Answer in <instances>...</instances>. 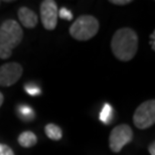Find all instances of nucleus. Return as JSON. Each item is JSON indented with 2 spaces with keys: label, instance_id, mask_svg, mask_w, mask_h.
Listing matches in <instances>:
<instances>
[{
  "label": "nucleus",
  "instance_id": "obj_1",
  "mask_svg": "<svg viewBox=\"0 0 155 155\" xmlns=\"http://www.w3.org/2000/svg\"><path fill=\"white\" fill-rule=\"evenodd\" d=\"M111 48L117 60L121 61H131L138 49L137 33L129 27L118 29L111 40Z\"/></svg>",
  "mask_w": 155,
  "mask_h": 155
},
{
  "label": "nucleus",
  "instance_id": "obj_2",
  "mask_svg": "<svg viewBox=\"0 0 155 155\" xmlns=\"http://www.w3.org/2000/svg\"><path fill=\"white\" fill-rule=\"evenodd\" d=\"M23 31L16 20L7 19L0 26V58L7 60L11 57L12 49L20 45Z\"/></svg>",
  "mask_w": 155,
  "mask_h": 155
},
{
  "label": "nucleus",
  "instance_id": "obj_3",
  "mask_svg": "<svg viewBox=\"0 0 155 155\" xmlns=\"http://www.w3.org/2000/svg\"><path fill=\"white\" fill-rule=\"evenodd\" d=\"M100 28L98 19L93 15H81L70 26L69 32L73 38L79 41H86L93 38Z\"/></svg>",
  "mask_w": 155,
  "mask_h": 155
},
{
  "label": "nucleus",
  "instance_id": "obj_4",
  "mask_svg": "<svg viewBox=\"0 0 155 155\" xmlns=\"http://www.w3.org/2000/svg\"><path fill=\"white\" fill-rule=\"evenodd\" d=\"M133 123L138 129L144 130L155 123V101L148 100L137 107L133 115Z\"/></svg>",
  "mask_w": 155,
  "mask_h": 155
},
{
  "label": "nucleus",
  "instance_id": "obj_5",
  "mask_svg": "<svg viewBox=\"0 0 155 155\" xmlns=\"http://www.w3.org/2000/svg\"><path fill=\"white\" fill-rule=\"evenodd\" d=\"M133 140V130L127 124H121L114 128L109 136V147L114 153H119L125 145Z\"/></svg>",
  "mask_w": 155,
  "mask_h": 155
},
{
  "label": "nucleus",
  "instance_id": "obj_6",
  "mask_svg": "<svg viewBox=\"0 0 155 155\" xmlns=\"http://www.w3.org/2000/svg\"><path fill=\"white\" fill-rule=\"evenodd\" d=\"M58 9L54 0H45L40 4V19L46 30H54L58 25Z\"/></svg>",
  "mask_w": 155,
  "mask_h": 155
},
{
  "label": "nucleus",
  "instance_id": "obj_7",
  "mask_svg": "<svg viewBox=\"0 0 155 155\" xmlns=\"http://www.w3.org/2000/svg\"><path fill=\"white\" fill-rule=\"evenodd\" d=\"M23 69L18 63H6L0 66V86L10 87L22 76Z\"/></svg>",
  "mask_w": 155,
  "mask_h": 155
},
{
  "label": "nucleus",
  "instance_id": "obj_8",
  "mask_svg": "<svg viewBox=\"0 0 155 155\" xmlns=\"http://www.w3.org/2000/svg\"><path fill=\"white\" fill-rule=\"evenodd\" d=\"M18 18H19L21 24L26 28H35L38 25V16L35 11L29 9L28 7L22 6L18 9L17 12Z\"/></svg>",
  "mask_w": 155,
  "mask_h": 155
},
{
  "label": "nucleus",
  "instance_id": "obj_9",
  "mask_svg": "<svg viewBox=\"0 0 155 155\" xmlns=\"http://www.w3.org/2000/svg\"><path fill=\"white\" fill-rule=\"evenodd\" d=\"M18 143L24 148H30L38 143V137L31 131H24L18 136Z\"/></svg>",
  "mask_w": 155,
  "mask_h": 155
},
{
  "label": "nucleus",
  "instance_id": "obj_10",
  "mask_svg": "<svg viewBox=\"0 0 155 155\" xmlns=\"http://www.w3.org/2000/svg\"><path fill=\"white\" fill-rule=\"evenodd\" d=\"M45 131L46 136H48L49 139H51V140L58 141L63 137V130L61 129V127H58V125H55V124L49 123L48 125H45Z\"/></svg>",
  "mask_w": 155,
  "mask_h": 155
},
{
  "label": "nucleus",
  "instance_id": "obj_11",
  "mask_svg": "<svg viewBox=\"0 0 155 155\" xmlns=\"http://www.w3.org/2000/svg\"><path fill=\"white\" fill-rule=\"evenodd\" d=\"M112 113H113V108L110 104L106 103L102 108V111L100 113V120L105 124H109L112 120Z\"/></svg>",
  "mask_w": 155,
  "mask_h": 155
},
{
  "label": "nucleus",
  "instance_id": "obj_12",
  "mask_svg": "<svg viewBox=\"0 0 155 155\" xmlns=\"http://www.w3.org/2000/svg\"><path fill=\"white\" fill-rule=\"evenodd\" d=\"M25 91L31 96H36L40 94V90L39 88L35 84H27L25 86Z\"/></svg>",
  "mask_w": 155,
  "mask_h": 155
},
{
  "label": "nucleus",
  "instance_id": "obj_13",
  "mask_svg": "<svg viewBox=\"0 0 155 155\" xmlns=\"http://www.w3.org/2000/svg\"><path fill=\"white\" fill-rule=\"evenodd\" d=\"M58 16H60L61 19H64V20H72L73 19L72 12L70 10H68V9L64 7H63L60 11H58Z\"/></svg>",
  "mask_w": 155,
  "mask_h": 155
},
{
  "label": "nucleus",
  "instance_id": "obj_14",
  "mask_svg": "<svg viewBox=\"0 0 155 155\" xmlns=\"http://www.w3.org/2000/svg\"><path fill=\"white\" fill-rule=\"evenodd\" d=\"M0 155H14V152L8 145L0 143Z\"/></svg>",
  "mask_w": 155,
  "mask_h": 155
},
{
  "label": "nucleus",
  "instance_id": "obj_15",
  "mask_svg": "<svg viewBox=\"0 0 155 155\" xmlns=\"http://www.w3.org/2000/svg\"><path fill=\"white\" fill-rule=\"evenodd\" d=\"M20 112H21V115H23L24 117H28L29 116L31 117L32 115V110H31V108H28V107H21V109H20Z\"/></svg>",
  "mask_w": 155,
  "mask_h": 155
},
{
  "label": "nucleus",
  "instance_id": "obj_16",
  "mask_svg": "<svg viewBox=\"0 0 155 155\" xmlns=\"http://www.w3.org/2000/svg\"><path fill=\"white\" fill-rule=\"evenodd\" d=\"M110 2L115 5H127V4H130L132 1L131 0H111Z\"/></svg>",
  "mask_w": 155,
  "mask_h": 155
},
{
  "label": "nucleus",
  "instance_id": "obj_17",
  "mask_svg": "<svg viewBox=\"0 0 155 155\" xmlns=\"http://www.w3.org/2000/svg\"><path fill=\"white\" fill-rule=\"evenodd\" d=\"M148 151H149L150 155H155V142H152V143L149 145Z\"/></svg>",
  "mask_w": 155,
  "mask_h": 155
},
{
  "label": "nucleus",
  "instance_id": "obj_18",
  "mask_svg": "<svg viewBox=\"0 0 155 155\" xmlns=\"http://www.w3.org/2000/svg\"><path fill=\"white\" fill-rule=\"evenodd\" d=\"M3 101H4V96H3V94L1 92H0V107L2 106L3 104Z\"/></svg>",
  "mask_w": 155,
  "mask_h": 155
},
{
  "label": "nucleus",
  "instance_id": "obj_19",
  "mask_svg": "<svg viewBox=\"0 0 155 155\" xmlns=\"http://www.w3.org/2000/svg\"><path fill=\"white\" fill-rule=\"evenodd\" d=\"M150 45H152V49L155 51V46H154V40H152V42H150Z\"/></svg>",
  "mask_w": 155,
  "mask_h": 155
}]
</instances>
